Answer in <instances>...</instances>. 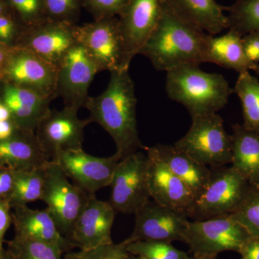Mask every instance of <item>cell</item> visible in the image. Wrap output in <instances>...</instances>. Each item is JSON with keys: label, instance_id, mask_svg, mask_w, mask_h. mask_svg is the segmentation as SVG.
I'll return each instance as SVG.
<instances>
[{"label": "cell", "instance_id": "cell-1", "mask_svg": "<svg viewBox=\"0 0 259 259\" xmlns=\"http://www.w3.org/2000/svg\"><path fill=\"white\" fill-rule=\"evenodd\" d=\"M137 99L128 69L110 72L106 90L97 97H89L88 120L96 122L110 134L117 154L124 158L145 146L141 144L136 118Z\"/></svg>", "mask_w": 259, "mask_h": 259}, {"label": "cell", "instance_id": "cell-2", "mask_svg": "<svg viewBox=\"0 0 259 259\" xmlns=\"http://www.w3.org/2000/svg\"><path fill=\"white\" fill-rule=\"evenodd\" d=\"M207 35L162 4L159 20L139 54L148 58L158 71L167 72L184 65L199 66L205 63Z\"/></svg>", "mask_w": 259, "mask_h": 259}, {"label": "cell", "instance_id": "cell-3", "mask_svg": "<svg viewBox=\"0 0 259 259\" xmlns=\"http://www.w3.org/2000/svg\"><path fill=\"white\" fill-rule=\"evenodd\" d=\"M166 90L168 97L185 106L192 118L217 113L233 92L223 75L205 72L195 65L167 71Z\"/></svg>", "mask_w": 259, "mask_h": 259}, {"label": "cell", "instance_id": "cell-4", "mask_svg": "<svg viewBox=\"0 0 259 259\" xmlns=\"http://www.w3.org/2000/svg\"><path fill=\"white\" fill-rule=\"evenodd\" d=\"M187 134L175 146L206 166H226L233 157L232 136L217 113L192 117Z\"/></svg>", "mask_w": 259, "mask_h": 259}, {"label": "cell", "instance_id": "cell-5", "mask_svg": "<svg viewBox=\"0 0 259 259\" xmlns=\"http://www.w3.org/2000/svg\"><path fill=\"white\" fill-rule=\"evenodd\" d=\"M205 190L194 200L188 218L194 221L228 215L245 198L250 185L233 167H212Z\"/></svg>", "mask_w": 259, "mask_h": 259}, {"label": "cell", "instance_id": "cell-6", "mask_svg": "<svg viewBox=\"0 0 259 259\" xmlns=\"http://www.w3.org/2000/svg\"><path fill=\"white\" fill-rule=\"evenodd\" d=\"M90 195L71 184L58 163L49 161L46 164L40 200L47 204L59 231L68 239Z\"/></svg>", "mask_w": 259, "mask_h": 259}, {"label": "cell", "instance_id": "cell-7", "mask_svg": "<svg viewBox=\"0 0 259 259\" xmlns=\"http://www.w3.org/2000/svg\"><path fill=\"white\" fill-rule=\"evenodd\" d=\"M249 233L231 214L189 222L185 243L193 255H217L224 251L239 252L250 238Z\"/></svg>", "mask_w": 259, "mask_h": 259}, {"label": "cell", "instance_id": "cell-8", "mask_svg": "<svg viewBox=\"0 0 259 259\" xmlns=\"http://www.w3.org/2000/svg\"><path fill=\"white\" fill-rule=\"evenodd\" d=\"M148 163L147 154L140 151L119 162L110 183L111 194L108 202L116 212L135 214L151 199Z\"/></svg>", "mask_w": 259, "mask_h": 259}, {"label": "cell", "instance_id": "cell-9", "mask_svg": "<svg viewBox=\"0 0 259 259\" xmlns=\"http://www.w3.org/2000/svg\"><path fill=\"white\" fill-rule=\"evenodd\" d=\"M76 37L100 71L125 69L123 39L118 17L99 19L93 23L77 25Z\"/></svg>", "mask_w": 259, "mask_h": 259}, {"label": "cell", "instance_id": "cell-10", "mask_svg": "<svg viewBox=\"0 0 259 259\" xmlns=\"http://www.w3.org/2000/svg\"><path fill=\"white\" fill-rule=\"evenodd\" d=\"M77 112L66 107L61 110H51L37 125L35 136L50 161H55L66 151L82 148L83 131L91 122L88 118L79 119Z\"/></svg>", "mask_w": 259, "mask_h": 259}, {"label": "cell", "instance_id": "cell-11", "mask_svg": "<svg viewBox=\"0 0 259 259\" xmlns=\"http://www.w3.org/2000/svg\"><path fill=\"white\" fill-rule=\"evenodd\" d=\"M58 70L31 51L23 48H13L0 81L56 99Z\"/></svg>", "mask_w": 259, "mask_h": 259}, {"label": "cell", "instance_id": "cell-12", "mask_svg": "<svg viewBox=\"0 0 259 259\" xmlns=\"http://www.w3.org/2000/svg\"><path fill=\"white\" fill-rule=\"evenodd\" d=\"M100 72L98 66L79 44L65 56L58 70L56 95L64 107L79 110L86 107L88 91L94 77Z\"/></svg>", "mask_w": 259, "mask_h": 259}, {"label": "cell", "instance_id": "cell-13", "mask_svg": "<svg viewBox=\"0 0 259 259\" xmlns=\"http://www.w3.org/2000/svg\"><path fill=\"white\" fill-rule=\"evenodd\" d=\"M136 224L128 239L137 241L185 243L190 221L183 213L149 200L135 214Z\"/></svg>", "mask_w": 259, "mask_h": 259}, {"label": "cell", "instance_id": "cell-14", "mask_svg": "<svg viewBox=\"0 0 259 259\" xmlns=\"http://www.w3.org/2000/svg\"><path fill=\"white\" fill-rule=\"evenodd\" d=\"M77 25L45 19L28 26L18 47L35 55L59 69L69 51L77 44Z\"/></svg>", "mask_w": 259, "mask_h": 259}, {"label": "cell", "instance_id": "cell-15", "mask_svg": "<svg viewBox=\"0 0 259 259\" xmlns=\"http://www.w3.org/2000/svg\"><path fill=\"white\" fill-rule=\"evenodd\" d=\"M122 158L115 153L107 158H99L81 149L61 153L55 161L69 179L87 193L95 194L111 183L117 164Z\"/></svg>", "mask_w": 259, "mask_h": 259}, {"label": "cell", "instance_id": "cell-16", "mask_svg": "<svg viewBox=\"0 0 259 259\" xmlns=\"http://www.w3.org/2000/svg\"><path fill=\"white\" fill-rule=\"evenodd\" d=\"M162 9L161 0H129L118 17L123 39V68L128 69L131 61L156 27Z\"/></svg>", "mask_w": 259, "mask_h": 259}, {"label": "cell", "instance_id": "cell-17", "mask_svg": "<svg viewBox=\"0 0 259 259\" xmlns=\"http://www.w3.org/2000/svg\"><path fill=\"white\" fill-rule=\"evenodd\" d=\"M115 214L111 204L91 194L69 237L71 244L80 250H90L114 243L111 231Z\"/></svg>", "mask_w": 259, "mask_h": 259}, {"label": "cell", "instance_id": "cell-18", "mask_svg": "<svg viewBox=\"0 0 259 259\" xmlns=\"http://www.w3.org/2000/svg\"><path fill=\"white\" fill-rule=\"evenodd\" d=\"M144 149L148 160V182L151 198L160 205L188 217L195 200L194 194L148 147Z\"/></svg>", "mask_w": 259, "mask_h": 259}, {"label": "cell", "instance_id": "cell-19", "mask_svg": "<svg viewBox=\"0 0 259 259\" xmlns=\"http://www.w3.org/2000/svg\"><path fill=\"white\" fill-rule=\"evenodd\" d=\"M53 97L30 89L0 81V101L9 109L20 131L35 133L39 122L50 112Z\"/></svg>", "mask_w": 259, "mask_h": 259}, {"label": "cell", "instance_id": "cell-20", "mask_svg": "<svg viewBox=\"0 0 259 259\" xmlns=\"http://www.w3.org/2000/svg\"><path fill=\"white\" fill-rule=\"evenodd\" d=\"M13 209L12 216L15 236L49 243L57 247L64 253L74 248L69 240L59 231L47 207L32 209L23 205Z\"/></svg>", "mask_w": 259, "mask_h": 259}, {"label": "cell", "instance_id": "cell-21", "mask_svg": "<svg viewBox=\"0 0 259 259\" xmlns=\"http://www.w3.org/2000/svg\"><path fill=\"white\" fill-rule=\"evenodd\" d=\"M175 15L206 33L216 35L228 29L226 8L216 0H161Z\"/></svg>", "mask_w": 259, "mask_h": 259}, {"label": "cell", "instance_id": "cell-22", "mask_svg": "<svg viewBox=\"0 0 259 259\" xmlns=\"http://www.w3.org/2000/svg\"><path fill=\"white\" fill-rule=\"evenodd\" d=\"M148 148L174 175L185 182L195 199L204 192L210 177V168L199 163L175 145L157 144Z\"/></svg>", "mask_w": 259, "mask_h": 259}, {"label": "cell", "instance_id": "cell-23", "mask_svg": "<svg viewBox=\"0 0 259 259\" xmlns=\"http://www.w3.org/2000/svg\"><path fill=\"white\" fill-rule=\"evenodd\" d=\"M49 161L35 133L20 130L10 139L0 141V166L22 171L40 168Z\"/></svg>", "mask_w": 259, "mask_h": 259}, {"label": "cell", "instance_id": "cell-24", "mask_svg": "<svg viewBox=\"0 0 259 259\" xmlns=\"http://www.w3.org/2000/svg\"><path fill=\"white\" fill-rule=\"evenodd\" d=\"M242 37L238 32L229 30L225 35L216 37L207 34L205 42V63H213L234 70L238 74L252 70L255 64L245 55Z\"/></svg>", "mask_w": 259, "mask_h": 259}, {"label": "cell", "instance_id": "cell-25", "mask_svg": "<svg viewBox=\"0 0 259 259\" xmlns=\"http://www.w3.org/2000/svg\"><path fill=\"white\" fill-rule=\"evenodd\" d=\"M232 167L249 185L259 187V134L243 125H233Z\"/></svg>", "mask_w": 259, "mask_h": 259}, {"label": "cell", "instance_id": "cell-26", "mask_svg": "<svg viewBox=\"0 0 259 259\" xmlns=\"http://www.w3.org/2000/svg\"><path fill=\"white\" fill-rule=\"evenodd\" d=\"M234 92L241 100L245 128L259 134V81L249 71L239 74Z\"/></svg>", "mask_w": 259, "mask_h": 259}, {"label": "cell", "instance_id": "cell-27", "mask_svg": "<svg viewBox=\"0 0 259 259\" xmlns=\"http://www.w3.org/2000/svg\"><path fill=\"white\" fill-rule=\"evenodd\" d=\"M45 166L15 171L14 188L8 200L12 208L40 200L44 190Z\"/></svg>", "mask_w": 259, "mask_h": 259}, {"label": "cell", "instance_id": "cell-28", "mask_svg": "<svg viewBox=\"0 0 259 259\" xmlns=\"http://www.w3.org/2000/svg\"><path fill=\"white\" fill-rule=\"evenodd\" d=\"M226 10L229 30L242 37L259 31V0H237Z\"/></svg>", "mask_w": 259, "mask_h": 259}, {"label": "cell", "instance_id": "cell-29", "mask_svg": "<svg viewBox=\"0 0 259 259\" xmlns=\"http://www.w3.org/2000/svg\"><path fill=\"white\" fill-rule=\"evenodd\" d=\"M251 237H259V187L250 185L241 204L231 214Z\"/></svg>", "mask_w": 259, "mask_h": 259}, {"label": "cell", "instance_id": "cell-30", "mask_svg": "<svg viewBox=\"0 0 259 259\" xmlns=\"http://www.w3.org/2000/svg\"><path fill=\"white\" fill-rule=\"evenodd\" d=\"M7 243L18 259H62L64 254L54 245L17 236Z\"/></svg>", "mask_w": 259, "mask_h": 259}, {"label": "cell", "instance_id": "cell-31", "mask_svg": "<svg viewBox=\"0 0 259 259\" xmlns=\"http://www.w3.org/2000/svg\"><path fill=\"white\" fill-rule=\"evenodd\" d=\"M127 251L144 259H191L183 250L165 242L137 241L130 242Z\"/></svg>", "mask_w": 259, "mask_h": 259}, {"label": "cell", "instance_id": "cell-32", "mask_svg": "<svg viewBox=\"0 0 259 259\" xmlns=\"http://www.w3.org/2000/svg\"><path fill=\"white\" fill-rule=\"evenodd\" d=\"M83 8V0H44L47 19L76 25Z\"/></svg>", "mask_w": 259, "mask_h": 259}, {"label": "cell", "instance_id": "cell-33", "mask_svg": "<svg viewBox=\"0 0 259 259\" xmlns=\"http://www.w3.org/2000/svg\"><path fill=\"white\" fill-rule=\"evenodd\" d=\"M10 13L27 26L47 19L44 0H3Z\"/></svg>", "mask_w": 259, "mask_h": 259}, {"label": "cell", "instance_id": "cell-34", "mask_svg": "<svg viewBox=\"0 0 259 259\" xmlns=\"http://www.w3.org/2000/svg\"><path fill=\"white\" fill-rule=\"evenodd\" d=\"M28 27L11 13L0 15V44L18 47Z\"/></svg>", "mask_w": 259, "mask_h": 259}, {"label": "cell", "instance_id": "cell-35", "mask_svg": "<svg viewBox=\"0 0 259 259\" xmlns=\"http://www.w3.org/2000/svg\"><path fill=\"white\" fill-rule=\"evenodd\" d=\"M128 238L120 243L102 245L90 250L71 252L75 259H127L130 254L127 250Z\"/></svg>", "mask_w": 259, "mask_h": 259}, {"label": "cell", "instance_id": "cell-36", "mask_svg": "<svg viewBox=\"0 0 259 259\" xmlns=\"http://www.w3.org/2000/svg\"><path fill=\"white\" fill-rule=\"evenodd\" d=\"M129 0H83V8L95 20L119 17Z\"/></svg>", "mask_w": 259, "mask_h": 259}, {"label": "cell", "instance_id": "cell-37", "mask_svg": "<svg viewBox=\"0 0 259 259\" xmlns=\"http://www.w3.org/2000/svg\"><path fill=\"white\" fill-rule=\"evenodd\" d=\"M15 170L0 166V199L9 200L14 188Z\"/></svg>", "mask_w": 259, "mask_h": 259}, {"label": "cell", "instance_id": "cell-38", "mask_svg": "<svg viewBox=\"0 0 259 259\" xmlns=\"http://www.w3.org/2000/svg\"><path fill=\"white\" fill-rule=\"evenodd\" d=\"M245 55L250 62L259 64V31L250 32L242 37Z\"/></svg>", "mask_w": 259, "mask_h": 259}, {"label": "cell", "instance_id": "cell-39", "mask_svg": "<svg viewBox=\"0 0 259 259\" xmlns=\"http://www.w3.org/2000/svg\"><path fill=\"white\" fill-rule=\"evenodd\" d=\"M11 206L7 200L0 199V256L3 253L4 248L5 236L8 228L13 224V216L10 212Z\"/></svg>", "mask_w": 259, "mask_h": 259}, {"label": "cell", "instance_id": "cell-40", "mask_svg": "<svg viewBox=\"0 0 259 259\" xmlns=\"http://www.w3.org/2000/svg\"><path fill=\"white\" fill-rule=\"evenodd\" d=\"M238 253L241 259H259V237H250Z\"/></svg>", "mask_w": 259, "mask_h": 259}, {"label": "cell", "instance_id": "cell-41", "mask_svg": "<svg viewBox=\"0 0 259 259\" xmlns=\"http://www.w3.org/2000/svg\"><path fill=\"white\" fill-rule=\"evenodd\" d=\"M19 131L20 129L12 119L0 121V141L10 139Z\"/></svg>", "mask_w": 259, "mask_h": 259}, {"label": "cell", "instance_id": "cell-42", "mask_svg": "<svg viewBox=\"0 0 259 259\" xmlns=\"http://www.w3.org/2000/svg\"><path fill=\"white\" fill-rule=\"evenodd\" d=\"M11 50L12 48L6 47V46L0 44V80L2 79L3 71H4L7 62H8Z\"/></svg>", "mask_w": 259, "mask_h": 259}, {"label": "cell", "instance_id": "cell-43", "mask_svg": "<svg viewBox=\"0 0 259 259\" xmlns=\"http://www.w3.org/2000/svg\"><path fill=\"white\" fill-rule=\"evenodd\" d=\"M10 119H12V117L9 109L4 103L0 101V121L10 120Z\"/></svg>", "mask_w": 259, "mask_h": 259}, {"label": "cell", "instance_id": "cell-44", "mask_svg": "<svg viewBox=\"0 0 259 259\" xmlns=\"http://www.w3.org/2000/svg\"><path fill=\"white\" fill-rule=\"evenodd\" d=\"M0 259H18V258L15 254V252L9 247H8L7 249L3 250V253L0 256Z\"/></svg>", "mask_w": 259, "mask_h": 259}, {"label": "cell", "instance_id": "cell-45", "mask_svg": "<svg viewBox=\"0 0 259 259\" xmlns=\"http://www.w3.org/2000/svg\"><path fill=\"white\" fill-rule=\"evenodd\" d=\"M10 13L6 5L3 3V0H0V15L6 14V13Z\"/></svg>", "mask_w": 259, "mask_h": 259}, {"label": "cell", "instance_id": "cell-46", "mask_svg": "<svg viewBox=\"0 0 259 259\" xmlns=\"http://www.w3.org/2000/svg\"><path fill=\"white\" fill-rule=\"evenodd\" d=\"M191 259H218L217 255H192Z\"/></svg>", "mask_w": 259, "mask_h": 259}, {"label": "cell", "instance_id": "cell-47", "mask_svg": "<svg viewBox=\"0 0 259 259\" xmlns=\"http://www.w3.org/2000/svg\"><path fill=\"white\" fill-rule=\"evenodd\" d=\"M127 259H144V258H143L142 257L139 256V255L131 254V253H130L128 257H127Z\"/></svg>", "mask_w": 259, "mask_h": 259}, {"label": "cell", "instance_id": "cell-48", "mask_svg": "<svg viewBox=\"0 0 259 259\" xmlns=\"http://www.w3.org/2000/svg\"><path fill=\"white\" fill-rule=\"evenodd\" d=\"M64 259H75V258L73 256L71 252H68V253L64 255Z\"/></svg>", "mask_w": 259, "mask_h": 259}, {"label": "cell", "instance_id": "cell-49", "mask_svg": "<svg viewBox=\"0 0 259 259\" xmlns=\"http://www.w3.org/2000/svg\"><path fill=\"white\" fill-rule=\"evenodd\" d=\"M253 71H254L255 74L259 75V64L255 65V67L254 69H253Z\"/></svg>", "mask_w": 259, "mask_h": 259}]
</instances>
